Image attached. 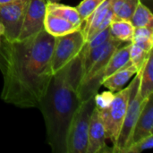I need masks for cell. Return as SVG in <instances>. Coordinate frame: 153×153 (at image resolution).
Wrapping results in <instances>:
<instances>
[{
	"label": "cell",
	"instance_id": "cell-20",
	"mask_svg": "<svg viewBox=\"0 0 153 153\" xmlns=\"http://www.w3.org/2000/svg\"><path fill=\"white\" fill-rule=\"evenodd\" d=\"M152 21L153 15L152 11L148 6L143 4L142 2H140L132 15L130 22H132L134 28H139V27L153 28Z\"/></svg>",
	"mask_w": 153,
	"mask_h": 153
},
{
	"label": "cell",
	"instance_id": "cell-3",
	"mask_svg": "<svg viewBox=\"0 0 153 153\" xmlns=\"http://www.w3.org/2000/svg\"><path fill=\"white\" fill-rule=\"evenodd\" d=\"M95 107L93 96L82 101L74 114L66 136V153H87L90 120Z\"/></svg>",
	"mask_w": 153,
	"mask_h": 153
},
{
	"label": "cell",
	"instance_id": "cell-7",
	"mask_svg": "<svg viewBox=\"0 0 153 153\" xmlns=\"http://www.w3.org/2000/svg\"><path fill=\"white\" fill-rule=\"evenodd\" d=\"M86 39L82 29L64 36L55 37L51 56V69L53 74L63 69L73 59L79 56Z\"/></svg>",
	"mask_w": 153,
	"mask_h": 153
},
{
	"label": "cell",
	"instance_id": "cell-1",
	"mask_svg": "<svg viewBox=\"0 0 153 153\" xmlns=\"http://www.w3.org/2000/svg\"><path fill=\"white\" fill-rule=\"evenodd\" d=\"M55 37L45 30L23 39H0V98L21 108H38L53 76Z\"/></svg>",
	"mask_w": 153,
	"mask_h": 153
},
{
	"label": "cell",
	"instance_id": "cell-16",
	"mask_svg": "<svg viewBox=\"0 0 153 153\" xmlns=\"http://www.w3.org/2000/svg\"><path fill=\"white\" fill-rule=\"evenodd\" d=\"M130 48H131V42H128L126 45L122 47L120 46L114 51L106 66L105 73H104V79L108 77L112 74L116 73L119 69L123 68L124 66L127 65H131Z\"/></svg>",
	"mask_w": 153,
	"mask_h": 153
},
{
	"label": "cell",
	"instance_id": "cell-2",
	"mask_svg": "<svg viewBox=\"0 0 153 153\" xmlns=\"http://www.w3.org/2000/svg\"><path fill=\"white\" fill-rule=\"evenodd\" d=\"M81 78L80 54L53 74L38 108L46 126L47 143L53 153H66V136L72 117L82 101L78 95Z\"/></svg>",
	"mask_w": 153,
	"mask_h": 153
},
{
	"label": "cell",
	"instance_id": "cell-12",
	"mask_svg": "<svg viewBox=\"0 0 153 153\" xmlns=\"http://www.w3.org/2000/svg\"><path fill=\"white\" fill-rule=\"evenodd\" d=\"M113 0H105L94 12L83 22L84 25L82 26V31L84 35L86 41L95 35L98 28L106 18L108 12L112 9Z\"/></svg>",
	"mask_w": 153,
	"mask_h": 153
},
{
	"label": "cell",
	"instance_id": "cell-18",
	"mask_svg": "<svg viewBox=\"0 0 153 153\" xmlns=\"http://www.w3.org/2000/svg\"><path fill=\"white\" fill-rule=\"evenodd\" d=\"M110 36L123 43L132 42L134 27L129 20L114 19L109 25Z\"/></svg>",
	"mask_w": 153,
	"mask_h": 153
},
{
	"label": "cell",
	"instance_id": "cell-8",
	"mask_svg": "<svg viewBox=\"0 0 153 153\" xmlns=\"http://www.w3.org/2000/svg\"><path fill=\"white\" fill-rule=\"evenodd\" d=\"M29 0H14L0 4V22L4 26V38L16 40L20 35Z\"/></svg>",
	"mask_w": 153,
	"mask_h": 153
},
{
	"label": "cell",
	"instance_id": "cell-22",
	"mask_svg": "<svg viewBox=\"0 0 153 153\" xmlns=\"http://www.w3.org/2000/svg\"><path fill=\"white\" fill-rule=\"evenodd\" d=\"M105 0H82L76 7L82 22L98 8Z\"/></svg>",
	"mask_w": 153,
	"mask_h": 153
},
{
	"label": "cell",
	"instance_id": "cell-5",
	"mask_svg": "<svg viewBox=\"0 0 153 153\" xmlns=\"http://www.w3.org/2000/svg\"><path fill=\"white\" fill-rule=\"evenodd\" d=\"M130 92L128 98V103L125 118L117 137L116 143L113 145L112 152L123 153V152L130 145L133 131L135 123L139 117L141 110L143 108L144 100L140 95V74L136 73L134 75L132 82L129 84Z\"/></svg>",
	"mask_w": 153,
	"mask_h": 153
},
{
	"label": "cell",
	"instance_id": "cell-11",
	"mask_svg": "<svg viewBox=\"0 0 153 153\" xmlns=\"http://www.w3.org/2000/svg\"><path fill=\"white\" fill-rule=\"evenodd\" d=\"M153 94L144 100V103L139 117L135 123L131 143L140 141L145 137L153 135Z\"/></svg>",
	"mask_w": 153,
	"mask_h": 153
},
{
	"label": "cell",
	"instance_id": "cell-14",
	"mask_svg": "<svg viewBox=\"0 0 153 153\" xmlns=\"http://www.w3.org/2000/svg\"><path fill=\"white\" fill-rule=\"evenodd\" d=\"M136 73H138V68L135 65L132 64L127 65L105 78L102 82V85L111 92H117L125 87Z\"/></svg>",
	"mask_w": 153,
	"mask_h": 153
},
{
	"label": "cell",
	"instance_id": "cell-4",
	"mask_svg": "<svg viewBox=\"0 0 153 153\" xmlns=\"http://www.w3.org/2000/svg\"><path fill=\"white\" fill-rule=\"evenodd\" d=\"M122 44H124L122 41L117 40L112 37H110L109 39L107 41L106 46L100 56L92 64L90 70L79 82L77 91L82 102L95 96L98 93L100 87L102 86L104 73L108 62L114 51Z\"/></svg>",
	"mask_w": 153,
	"mask_h": 153
},
{
	"label": "cell",
	"instance_id": "cell-15",
	"mask_svg": "<svg viewBox=\"0 0 153 153\" xmlns=\"http://www.w3.org/2000/svg\"><path fill=\"white\" fill-rule=\"evenodd\" d=\"M140 74V95L144 100L153 94V51H150L138 71Z\"/></svg>",
	"mask_w": 153,
	"mask_h": 153
},
{
	"label": "cell",
	"instance_id": "cell-10",
	"mask_svg": "<svg viewBox=\"0 0 153 153\" xmlns=\"http://www.w3.org/2000/svg\"><path fill=\"white\" fill-rule=\"evenodd\" d=\"M106 140L105 127L100 117V108L96 105L90 120L87 153L112 152V149L108 148Z\"/></svg>",
	"mask_w": 153,
	"mask_h": 153
},
{
	"label": "cell",
	"instance_id": "cell-19",
	"mask_svg": "<svg viewBox=\"0 0 153 153\" xmlns=\"http://www.w3.org/2000/svg\"><path fill=\"white\" fill-rule=\"evenodd\" d=\"M141 0H113L112 11L115 19L129 20Z\"/></svg>",
	"mask_w": 153,
	"mask_h": 153
},
{
	"label": "cell",
	"instance_id": "cell-25",
	"mask_svg": "<svg viewBox=\"0 0 153 153\" xmlns=\"http://www.w3.org/2000/svg\"><path fill=\"white\" fill-rule=\"evenodd\" d=\"M4 35V26L0 22V39Z\"/></svg>",
	"mask_w": 153,
	"mask_h": 153
},
{
	"label": "cell",
	"instance_id": "cell-26",
	"mask_svg": "<svg viewBox=\"0 0 153 153\" xmlns=\"http://www.w3.org/2000/svg\"><path fill=\"white\" fill-rule=\"evenodd\" d=\"M12 1H14V0H0V4L9 3V2H12Z\"/></svg>",
	"mask_w": 153,
	"mask_h": 153
},
{
	"label": "cell",
	"instance_id": "cell-17",
	"mask_svg": "<svg viewBox=\"0 0 153 153\" xmlns=\"http://www.w3.org/2000/svg\"><path fill=\"white\" fill-rule=\"evenodd\" d=\"M46 12L62 17L77 26H82L83 22L80 17L76 7L65 5L60 4L59 2H47Z\"/></svg>",
	"mask_w": 153,
	"mask_h": 153
},
{
	"label": "cell",
	"instance_id": "cell-9",
	"mask_svg": "<svg viewBox=\"0 0 153 153\" xmlns=\"http://www.w3.org/2000/svg\"><path fill=\"white\" fill-rule=\"evenodd\" d=\"M47 0H29L20 35L17 39L33 36L44 30Z\"/></svg>",
	"mask_w": 153,
	"mask_h": 153
},
{
	"label": "cell",
	"instance_id": "cell-27",
	"mask_svg": "<svg viewBox=\"0 0 153 153\" xmlns=\"http://www.w3.org/2000/svg\"><path fill=\"white\" fill-rule=\"evenodd\" d=\"M61 0H47V2H60Z\"/></svg>",
	"mask_w": 153,
	"mask_h": 153
},
{
	"label": "cell",
	"instance_id": "cell-24",
	"mask_svg": "<svg viewBox=\"0 0 153 153\" xmlns=\"http://www.w3.org/2000/svg\"><path fill=\"white\" fill-rule=\"evenodd\" d=\"M153 147V135L145 137L130 144L123 153H140L145 150L152 149Z\"/></svg>",
	"mask_w": 153,
	"mask_h": 153
},
{
	"label": "cell",
	"instance_id": "cell-6",
	"mask_svg": "<svg viewBox=\"0 0 153 153\" xmlns=\"http://www.w3.org/2000/svg\"><path fill=\"white\" fill-rule=\"evenodd\" d=\"M130 86L123 88L113 94L111 100L104 108H99L100 117L105 127L106 137L113 145L116 143L126 112Z\"/></svg>",
	"mask_w": 153,
	"mask_h": 153
},
{
	"label": "cell",
	"instance_id": "cell-23",
	"mask_svg": "<svg viewBox=\"0 0 153 153\" xmlns=\"http://www.w3.org/2000/svg\"><path fill=\"white\" fill-rule=\"evenodd\" d=\"M152 51V50H151ZM150 52L145 51L141 47L134 44L131 42V48H130V63L134 65H135L138 68V71L142 67L143 64L144 63L148 54Z\"/></svg>",
	"mask_w": 153,
	"mask_h": 153
},
{
	"label": "cell",
	"instance_id": "cell-13",
	"mask_svg": "<svg viewBox=\"0 0 153 153\" xmlns=\"http://www.w3.org/2000/svg\"><path fill=\"white\" fill-rule=\"evenodd\" d=\"M80 29H82L81 26H77L62 17L46 12L44 19V30L51 36H64Z\"/></svg>",
	"mask_w": 153,
	"mask_h": 153
},
{
	"label": "cell",
	"instance_id": "cell-21",
	"mask_svg": "<svg viewBox=\"0 0 153 153\" xmlns=\"http://www.w3.org/2000/svg\"><path fill=\"white\" fill-rule=\"evenodd\" d=\"M132 42L145 51L150 52L153 47V28L152 27H139L134 28V37Z\"/></svg>",
	"mask_w": 153,
	"mask_h": 153
}]
</instances>
